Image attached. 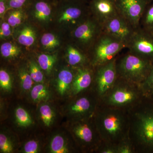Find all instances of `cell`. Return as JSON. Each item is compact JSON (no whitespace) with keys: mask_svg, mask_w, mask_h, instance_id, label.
Returning a JSON list of instances; mask_svg holds the SVG:
<instances>
[{"mask_svg":"<svg viewBox=\"0 0 153 153\" xmlns=\"http://www.w3.org/2000/svg\"><path fill=\"white\" fill-rule=\"evenodd\" d=\"M94 119L104 143L117 146L128 138L129 119L127 110L108 106L100 102Z\"/></svg>","mask_w":153,"mask_h":153,"instance_id":"cell-1","label":"cell"},{"mask_svg":"<svg viewBox=\"0 0 153 153\" xmlns=\"http://www.w3.org/2000/svg\"><path fill=\"white\" fill-rule=\"evenodd\" d=\"M129 119L128 138L136 153L153 149V106L146 97L128 110Z\"/></svg>","mask_w":153,"mask_h":153,"instance_id":"cell-2","label":"cell"},{"mask_svg":"<svg viewBox=\"0 0 153 153\" xmlns=\"http://www.w3.org/2000/svg\"><path fill=\"white\" fill-rule=\"evenodd\" d=\"M141 85L117 76L114 85L100 99L102 104L128 110L143 98Z\"/></svg>","mask_w":153,"mask_h":153,"instance_id":"cell-3","label":"cell"},{"mask_svg":"<svg viewBox=\"0 0 153 153\" xmlns=\"http://www.w3.org/2000/svg\"><path fill=\"white\" fill-rule=\"evenodd\" d=\"M153 62L128 52L116 58L118 76L141 85L149 73Z\"/></svg>","mask_w":153,"mask_h":153,"instance_id":"cell-4","label":"cell"},{"mask_svg":"<svg viewBox=\"0 0 153 153\" xmlns=\"http://www.w3.org/2000/svg\"><path fill=\"white\" fill-rule=\"evenodd\" d=\"M125 48L123 42L102 32L92 46V65L96 68L114 60Z\"/></svg>","mask_w":153,"mask_h":153,"instance_id":"cell-5","label":"cell"},{"mask_svg":"<svg viewBox=\"0 0 153 153\" xmlns=\"http://www.w3.org/2000/svg\"><path fill=\"white\" fill-rule=\"evenodd\" d=\"M91 118L76 121L72 126V131L82 146L98 150L103 142L97 130L95 121L94 123L89 122Z\"/></svg>","mask_w":153,"mask_h":153,"instance_id":"cell-6","label":"cell"},{"mask_svg":"<svg viewBox=\"0 0 153 153\" xmlns=\"http://www.w3.org/2000/svg\"><path fill=\"white\" fill-rule=\"evenodd\" d=\"M126 48L133 54L153 62V34L138 28Z\"/></svg>","mask_w":153,"mask_h":153,"instance_id":"cell-7","label":"cell"},{"mask_svg":"<svg viewBox=\"0 0 153 153\" xmlns=\"http://www.w3.org/2000/svg\"><path fill=\"white\" fill-rule=\"evenodd\" d=\"M116 61V58L95 68V92L100 99L111 89L117 79Z\"/></svg>","mask_w":153,"mask_h":153,"instance_id":"cell-8","label":"cell"},{"mask_svg":"<svg viewBox=\"0 0 153 153\" xmlns=\"http://www.w3.org/2000/svg\"><path fill=\"white\" fill-rule=\"evenodd\" d=\"M103 32L102 25L97 20L87 19L76 26L73 35L75 40L83 47L92 46Z\"/></svg>","mask_w":153,"mask_h":153,"instance_id":"cell-9","label":"cell"},{"mask_svg":"<svg viewBox=\"0 0 153 153\" xmlns=\"http://www.w3.org/2000/svg\"><path fill=\"white\" fill-rule=\"evenodd\" d=\"M150 0H115L119 14L135 29Z\"/></svg>","mask_w":153,"mask_h":153,"instance_id":"cell-10","label":"cell"},{"mask_svg":"<svg viewBox=\"0 0 153 153\" xmlns=\"http://www.w3.org/2000/svg\"><path fill=\"white\" fill-rule=\"evenodd\" d=\"M104 33L114 37L126 45L137 29L119 14L102 24Z\"/></svg>","mask_w":153,"mask_h":153,"instance_id":"cell-11","label":"cell"},{"mask_svg":"<svg viewBox=\"0 0 153 153\" xmlns=\"http://www.w3.org/2000/svg\"><path fill=\"white\" fill-rule=\"evenodd\" d=\"M100 102V98L93 100L88 97H81L71 105L69 111L78 120L94 117Z\"/></svg>","mask_w":153,"mask_h":153,"instance_id":"cell-12","label":"cell"},{"mask_svg":"<svg viewBox=\"0 0 153 153\" xmlns=\"http://www.w3.org/2000/svg\"><path fill=\"white\" fill-rule=\"evenodd\" d=\"M91 7L94 18L102 25L119 14L115 0H93Z\"/></svg>","mask_w":153,"mask_h":153,"instance_id":"cell-13","label":"cell"},{"mask_svg":"<svg viewBox=\"0 0 153 153\" xmlns=\"http://www.w3.org/2000/svg\"><path fill=\"white\" fill-rule=\"evenodd\" d=\"M92 72L91 69L84 66L77 68L71 86L72 95H78L90 87L93 80Z\"/></svg>","mask_w":153,"mask_h":153,"instance_id":"cell-14","label":"cell"},{"mask_svg":"<svg viewBox=\"0 0 153 153\" xmlns=\"http://www.w3.org/2000/svg\"><path fill=\"white\" fill-rule=\"evenodd\" d=\"M74 74L68 69L59 72L57 79V89L60 95H63L71 88Z\"/></svg>","mask_w":153,"mask_h":153,"instance_id":"cell-15","label":"cell"},{"mask_svg":"<svg viewBox=\"0 0 153 153\" xmlns=\"http://www.w3.org/2000/svg\"><path fill=\"white\" fill-rule=\"evenodd\" d=\"M139 27L153 34V3H149L146 7L141 18Z\"/></svg>","mask_w":153,"mask_h":153,"instance_id":"cell-16","label":"cell"},{"mask_svg":"<svg viewBox=\"0 0 153 153\" xmlns=\"http://www.w3.org/2000/svg\"><path fill=\"white\" fill-rule=\"evenodd\" d=\"M67 60L68 63L72 66H76L85 64L86 58L84 54L79 49L73 46L67 48Z\"/></svg>","mask_w":153,"mask_h":153,"instance_id":"cell-17","label":"cell"},{"mask_svg":"<svg viewBox=\"0 0 153 153\" xmlns=\"http://www.w3.org/2000/svg\"><path fill=\"white\" fill-rule=\"evenodd\" d=\"M84 16V11L78 7H73L68 8L62 13L59 18L58 22L60 23L66 22H75L81 21Z\"/></svg>","mask_w":153,"mask_h":153,"instance_id":"cell-18","label":"cell"},{"mask_svg":"<svg viewBox=\"0 0 153 153\" xmlns=\"http://www.w3.org/2000/svg\"><path fill=\"white\" fill-rule=\"evenodd\" d=\"M36 38V33L33 29L29 26H26L20 31L18 41L23 46L29 47L34 44Z\"/></svg>","mask_w":153,"mask_h":153,"instance_id":"cell-19","label":"cell"},{"mask_svg":"<svg viewBox=\"0 0 153 153\" xmlns=\"http://www.w3.org/2000/svg\"><path fill=\"white\" fill-rule=\"evenodd\" d=\"M56 55L41 54L38 56V63L41 69L49 74L57 61Z\"/></svg>","mask_w":153,"mask_h":153,"instance_id":"cell-20","label":"cell"},{"mask_svg":"<svg viewBox=\"0 0 153 153\" xmlns=\"http://www.w3.org/2000/svg\"><path fill=\"white\" fill-rule=\"evenodd\" d=\"M51 152L66 153L69 152L64 138L60 135H56L51 140L50 144Z\"/></svg>","mask_w":153,"mask_h":153,"instance_id":"cell-21","label":"cell"},{"mask_svg":"<svg viewBox=\"0 0 153 153\" xmlns=\"http://www.w3.org/2000/svg\"><path fill=\"white\" fill-rule=\"evenodd\" d=\"M51 15L50 7L44 2L37 3L35 6V16L39 21H47Z\"/></svg>","mask_w":153,"mask_h":153,"instance_id":"cell-22","label":"cell"},{"mask_svg":"<svg viewBox=\"0 0 153 153\" xmlns=\"http://www.w3.org/2000/svg\"><path fill=\"white\" fill-rule=\"evenodd\" d=\"M31 98L33 101L40 102L49 98V93L47 87L42 84H37L31 91Z\"/></svg>","mask_w":153,"mask_h":153,"instance_id":"cell-23","label":"cell"},{"mask_svg":"<svg viewBox=\"0 0 153 153\" xmlns=\"http://www.w3.org/2000/svg\"><path fill=\"white\" fill-rule=\"evenodd\" d=\"M16 120L20 126L27 127L32 124L33 120L30 114L23 108L19 107L15 111Z\"/></svg>","mask_w":153,"mask_h":153,"instance_id":"cell-24","label":"cell"},{"mask_svg":"<svg viewBox=\"0 0 153 153\" xmlns=\"http://www.w3.org/2000/svg\"><path fill=\"white\" fill-rule=\"evenodd\" d=\"M0 50L2 56L6 58H14L21 52V49L18 46L10 42L2 44Z\"/></svg>","mask_w":153,"mask_h":153,"instance_id":"cell-25","label":"cell"},{"mask_svg":"<svg viewBox=\"0 0 153 153\" xmlns=\"http://www.w3.org/2000/svg\"><path fill=\"white\" fill-rule=\"evenodd\" d=\"M39 111L41 120L45 126L47 127L51 126L55 117L52 108L47 104L42 105L40 107Z\"/></svg>","mask_w":153,"mask_h":153,"instance_id":"cell-26","label":"cell"},{"mask_svg":"<svg viewBox=\"0 0 153 153\" xmlns=\"http://www.w3.org/2000/svg\"><path fill=\"white\" fill-rule=\"evenodd\" d=\"M41 43L45 49L52 50L60 45L58 38L52 33H46L42 36Z\"/></svg>","mask_w":153,"mask_h":153,"instance_id":"cell-27","label":"cell"},{"mask_svg":"<svg viewBox=\"0 0 153 153\" xmlns=\"http://www.w3.org/2000/svg\"><path fill=\"white\" fill-rule=\"evenodd\" d=\"M141 87L144 97L153 98V63L147 77Z\"/></svg>","mask_w":153,"mask_h":153,"instance_id":"cell-28","label":"cell"},{"mask_svg":"<svg viewBox=\"0 0 153 153\" xmlns=\"http://www.w3.org/2000/svg\"><path fill=\"white\" fill-rule=\"evenodd\" d=\"M19 78L21 87L24 91L30 90L33 84V79L30 74L25 69L22 68L19 71Z\"/></svg>","mask_w":153,"mask_h":153,"instance_id":"cell-29","label":"cell"},{"mask_svg":"<svg viewBox=\"0 0 153 153\" xmlns=\"http://www.w3.org/2000/svg\"><path fill=\"white\" fill-rule=\"evenodd\" d=\"M30 74L33 81L38 83H42L44 81V76L38 64L34 61L30 62Z\"/></svg>","mask_w":153,"mask_h":153,"instance_id":"cell-30","label":"cell"},{"mask_svg":"<svg viewBox=\"0 0 153 153\" xmlns=\"http://www.w3.org/2000/svg\"><path fill=\"white\" fill-rule=\"evenodd\" d=\"M0 86L3 90L8 92L11 91L13 88L10 74L3 69L0 71Z\"/></svg>","mask_w":153,"mask_h":153,"instance_id":"cell-31","label":"cell"},{"mask_svg":"<svg viewBox=\"0 0 153 153\" xmlns=\"http://www.w3.org/2000/svg\"><path fill=\"white\" fill-rule=\"evenodd\" d=\"M23 18V12L20 10L12 12L8 19V23L11 27H15L19 26L22 23Z\"/></svg>","mask_w":153,"mask_h":153,"instance_id":"cell-32","label":"cell"},{"mask_svg":"<svg viewBox=\"0 0 153 153\" xmlns=\"http://www.w3.org/2000/svg\"><path fill=\"white\" fill-rule=\"evenodd\" d=\"M0 149L2 153H10L13 151L12 143L7 136L3 134H0Z\"/></svg>","mask_w":153,"mask_h":153,"instance_id":"cell-33","label":"cell"},{"mask_svg":"<svg viewBox=\"0 0 153 153\" xmlns=\"http://www.w3.org/2000/svg\"><path fill=\"white\" fill-rule=\"evenodd\" d=\"M134 153L135 151L129 138L117 146V153Z\"/></svg>","mask_w":153,"mask_h":153,"instance_id":"cell-34","label":"cell"},{"mask_svg":"<svg viewBox=\"0 0 153 153\" xmlns=\"http://www.w3.org/2000/svg\"><path fill=\"white\" fill-rule=\"evenodd\" d=\"M24 149L25 153H36L39 150V146L36 141L31 140L25 144Z\"/></svg>","mask_w":153,"mask_h":153,"instance_id":"cell-35","label":"cell"},{"mask_svg":"<svg viewBox=\"0 0 153 153\" xmlns=\"http://www.w3.org/2000/svg\"><path fill=\"white\" fill-rule=\"evenodd\" d=\"M10 27V25L8 23L4 22L1 24V29H0V37L1 39L10 36L11 34Z\"/></svg>","mask_w":153,"mask_h":153,"instance_id":"cell-36","label":"cell"},{"mask_svg":"<svg viewBox=\"0 0 153 153\" xmlns=\"http://www.w3.org/2000/svg\"><path fill=\"white\" fill-rule=\"evenodd\" d=\"M101 153H117V146L103 143L98 150Z\"/></svg>","mask_w":153,"mask_h":153,"instance_id":"cell-37","label":"cell"},{"mask_svg":"<svg viewBox=\"0 0 153 153\" xmlns=\"http://www.w3.org/2000/svg\"><path fill=\"white\" fill-rule=\"evenodd\" d=\"M26 0H9V5L11 8L18 9L24 4Z\"/></svg>","mask_w":153,"mask_h":153,"instance_id":"cell-38","label":"cell"},{"mask_svg":"<svg viewBox=\"0 0 153 153\" xmlns=\"http://www.w3.org/2000/svg\"><path fill=\"white\" fill-rule=\"evenodd\" d=\"M6 0H0V15L2 18L6 11Z\"/></svg>","mask_w":153,"mask_h":153,"instance_id":"cell-39","label":"cell"}]
</instances>
